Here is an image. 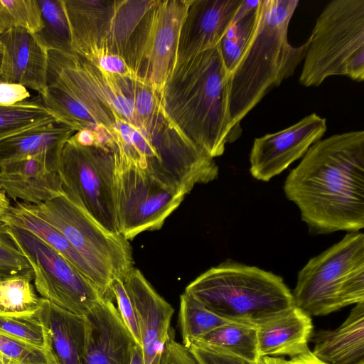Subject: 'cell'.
<instances>
[{
    "label": "cell",
    "mask_w": 364,
    "mask_h": 364,
    "mask_svg": "<svg viewBox=\"0 0 364 364\" xmlns=\"http://www.w3.org/2000/svg\"><path fill=\"white\" fill-rule=\"evenodd\" d=\"M60 123L41 97L27 99L11 106L0 105V141L26 130Z\"/></svg>",
    "instance_id": "cell-26"
},
{
    "label": "cell",
    "mask_w": 364,
    "mask_h": 364,
    "mask_svg": "<svg viewBox=\"0 0 364 364\" xmlns=\"http://www.w3.org/2000/svg\"><path fill=\"white\" fill-rule=\"evenodd\" d=\"M243 0H191L181 24L176 63L215 48Z\"/></svg>",
    "instance_id": "cell-16"
},
{
    "label": "cell",
    "mask_w": 364,
    "mask_h": 364,
    "mask_svg": "<svg viewBox=\"0 0 364 364\" xmlns=\"http://www.w3.org/2000/svg\"><path fill=\"white\" fill-rule=\"evenodd\" d=\"M355 364H364V360L355 363Z\"/></svg>",
    "instance_id": "cell-44"
},
{
    "label": "cell",
    "mask_w": 364,
    "mask_h": 364,
    "mask_svg": "<svg viewBox=\"0 0 364 364\" xmlns=\"http://www.w3.org/2000/svg\"><path fill=\"white\" fill-rule=\"evenodd\" d=\"M258 364H286V360L278 357L264 356L260 358Z\"/></svg>",
    "instance_id": "cell-42"
},
{
    "label": "cell",
    "mask_w": 364,
    "mask_h": 364,
    "mask_svg": "<svg viewBox=\"0 0 364 364\" xmlns=\"http://www.w3.org/2000/svg\"><path fill=\"white\" fill-rule=\"evenodd\" d=\"M76 131L62 123L36 127L0 141V166L28 157H41L58 171L63 148Z\"/></svg>",
    "instance_id": "cell-23"
},
{
    "label": "cell",
    "mask_w": 364,
    "mask_h": 364,
    "mask_svg": "<svg viewBox=\"0 0 364 364\" xmlns=\"http://www.w3.org/2000/svg\"><path fill=\"white\" fill-rule=\"evenodd\" d=\"M313 328L311 316L294 306L257 327L259 358H292L305 353L309 349L308 343Z\"/></svg>",
    "instance_id": "cell-21"
},
{
    "label": "cell",
    "mask_w": 364,
    "mask_h": 364,
    "mask_svg": "<svg viewBox=\"0 0 364 364\" xmlns=\"http://www.w3.org/2000/svg\"><path fill=\"white\" fill-rule=\"evenodd\" d=\"M259 0H243L218 46L230 75L242 58L253 36L259 15Z\"/></svg>",
    "instance_id": "cell-25"
},
{
    "label": "cell",
    "mask_w": 364,
    "mask_h": 364,
    "mask_svg": "<svg viewBox=\"0 0 364 364\" xmlns=\"http://www.w3.org/2000/svg\"><path fill=\"white\" fill-rule=\"evenodd\" d=\"M1 44L0 43V57H1Z\"/></svg>",
    "instance_id": "cell-45"
},
{
    "label": "cell",
    "mask_w": 364,
    "mask_h": 364,
    "mask_svg": "<svg viewBox=\"0 0 364 364\" xmlns=\"http://www.w3.org/2000/svg\"><path fill=\"white\" fill-rule=\"evenodd\" d=\"M191 343L253 363H258L260 360L257 350V328L250 326L228 323Z\"/></svg>",
    "instance_id": "cell-24"
},
{
    "label": "cell",
    "mask_w": 364,
    "mask_h": 364,
    "mask_svg": "<svg viewBox=\"0 0 364 364\" xmlns=\"http://www.w3.org/2000/svg\"><path fill=\"white\" fill-rule=\"evenodd\" d=\"M16 275L34 277L31 266L10 234L7 225L0 223V280Z\"/></svg>",
    "instance_id": "cell-32"
},
{
    "label": "cell",
    "mask_w": 364,
    "mask_h": 364,
    "mask_svg": "<svg viewBox=\"0 0 364 364\" xmlns=\"http://www.w3.org/2000/svg\"><path fill=\"white\" fill-rule=\"evenodd\" d=\"M110 291L117 301V308L123 322L131 333L136 344L141 346V338L136 316L123 281L118 278H113L110 285Z\"/></svg>",
    "instance_id": "cell-34"
},
{
    "label": "cell",
    "mask_w": 364,
    "mask_h": 364,
    "mask_svg": "<svg viewBox=\"0 0 364 364\" xmlns=\"http://www.w3.org/2000/svg\"><path fill=\"white\" fill-rule=\"evenodd\" d=\"M30 97V92L24 86L0 82V105L11 106Z\"/></svg>",
    "instance_id": "cell-38"
},
{
    "label": "cell",
    "mask_w": 364,
    "mask_h": 364,
    "mask_svg": "<svg viewBox=\"0 0 364 364\" xmlns=\"http://www.w3.org/2000/svg\"><path fill=\"white\" fill-rule=\"evenodd\" d=\"M114 171L113 151L100 139L81 144L72 135L65 142L58 166L65 194L104 228L119 233Z\"/></svg>",
    "instance_id": "cell-9"
},
{
    "label": "cell",
    "mask_w": 364,
    "mask_h": 364,
    "mask_svg": "<svg viewBox=\"0 0 364 364\" xmlns=\"http://www.w3.org/2000/svg\"><path fill=\"white\" fill-rule=\"evenodd\" d=\"M0 223L15 225L36 235L80 271L97 289L102 297H109L112 294L109 285L84 260L58 229L38 215L33 204L16 201L0 220Z\"/></svg>",
    "instance_id": "cell-20"
},
{
    "label": "cell",
    "mask_w": 364,
    "mask_h": 364,
    "mask_svg": "<svg viewBox=\"0 0 364 364\" xmlns=\"http://www.w3.org/2000/svg\"><path fill=\"white\" fill-rule=\"evenodd\" d=\"M185 292L221 318L256 328L294 306L280 276L232 260L199 275Z\"/></svg>",
    "instance_id": "cell-5"
},
{
    "label": "cell",
    "mask_w": 364,
    "mask_h": 364,
    "mask_svg": "<svg viewBox=\"0 0 364 364\" xmlns=\"http://www.w3.org/2000/svg\"><path fill=\"white\" fill-rule=\"evenodd\" d=\"M160 364H197L188 348L175 340L173 329L165 346Z\"/></svg>",
    "instance_id": "cell-36"
},
{
    "label": "cell",
    "mask_w": 364,
    "mask_h": 364,
    "mask_svg": "<svg viewBox=\"0 0 364 364\" xmlns=\"http://www.w3.org/2000/svg\"><path fill=\"white\" fill-rule=\"evenodd\" d=\"M81 364H130L136 344L110 297H102L85 316Z\"/></svg>",
    "instance_id": "cell-15"
},
{
    "label": "cell",
    "mask_w": 364,
    "mask_h": 364,
    "mask_svg": "<svg viewBox=\"0 0 364 364\" xmlns=\"http://www.w3.org/2000/svg\"><path fill=\"white\" fill-rule=\"evenodd\" d=\"M186 348L197 364H258L235 356L220 353L195 343L190 344Z\"/></svg>",
    "instance_id": "cell-35"
},
{
    "label": "cell",
    "mask_w": 364,
    "mask_h": 364,
    "mask_svg": "<svg viewBox=\"0 0 364 364\" xmlns=\"http://www.w3.org/2000/svg\"><path fill=\"white\" fill-rule=\"evenodd\" d=\"M191 0H151L122 58L138 78L161 93L175 66L179 33Z\"/></svg>",
    "instance_id": "cell-10"
},
{
    "label": "cell",
    "mask_w": 364,
    "mask_h": 364,
    "mask_svg": "<svg viewBox=\"0 0 364 364\" xmlns=\"http://www.w3.org/2000/svg\"><path fill=\"white\" fill-rule=\"evenodd\" d=\"M178 321L182 344L186 348L193 341L214 329L231 323L209 310L185 291L180 296Z\"/></svg>",
    "instance_id": "cell-27"
},
{
    "label": "cell",
    "mask_w": 364,
    "mask_h": 364,
    "mask_svg": "<svg viewBox=\"0 0 364 364\" xmlns=\"http://www.w3.org/2000/svg\"><path fill=\"white\" fill-rule=\"evenodd\" d=\"M112 151L115 158L187 194L196 185L215 180L219 173L214 159L186 141L163 109L139 127L118 122Z\"/></svg>",
    "instance_id": "cell-4"
},
{
    "label": "cell",
    "mask_w": 364,
    "mask_h": 364,
    "mask_svg": "<svg viewBox=\"0 0 364 364\" xmlns=\"http://www.w3.org/2000/svg\"><path fill=\"white\" fill-rule=\"evenodd\" d=\"M10 206L9 199L0 186V220L6 214Z\"/></svg>",
    "instance_id": "cell-40"
},
{
    "label": "cell",
    "mask_w": 364,
    "mask_h": 364,
    "mask_svg": "<svg viewBox=\"0 0 364 364\" xmlns=\"http://www.w3.org/2000/svg\"><path fill=\"white\" fill-rule=\"evenodd\" d=\"M309 38L299 76L301 85L319 86L333 75L364 80V0L328 3Z\"/></svg>",
    "instance_id": "cell-7"
},
{
    "label": "cell",
    "mask_w": 364,
    "mask_h": 364,
    "mask_svg": "<svg viewBox=\"0 0 364 364\" xmlns=\"http://www.w3.org/2000/svg\"><path fill=\"white\" fill-rule=\"evenodd\" d=\"M298 4V0H259L253 36L230 77V115L239 134L243 118L270 90L293 75L305 58L310 38L296 47L287 38Z\"/></svg>",
    "instance_id": "cell-3"
},
{
    "label": "cell",
    "mask_w": 364,
    "mask_h": 364,
    "mask_svg": "<svg viewBox=\"0 0 364 364\" xmlns=\"http://www.w3.org/2000/svg\"><path fill=\"white\" fill-rule=\"evenodd\" d=\"M284 191L314 235L364 228V132L320 139L287 176Z\"/></svg>",
    "instance_id": "cell-1"
},
{
    "label": "cell",
    "mask_w": 364,
    "mask_h": 364,
    "mask_svg": "<svg viewBox=\"0 0 364 364\" xmlns=\"http://www.w3.org/2000/svg\"><path fill=\"white\" fill-rule=\"evenodd\" d=\"M41 321L47 351L56 364H81L86 336V321L41 297L36 313Z\"/></svg>",
    "instance_id": "cell-19"
},
{
    "label": "cell",
    "mask_w": 364,
    "mask_h": 364,
    "mask_svg": "<svg viewBox=\"0 0 364 364\" xmlns=\"http://www.w3.org/2000/svg\"><path fill=\"white\" fill-rule=\"evenodd\" d=\"M33 205L38 215L58 229L109 287L113 278L124 281L134 267L129 240L120 233L104 228L65 193Z\"/></svg>",
    "instance_id": "cell-8"
},
{
    "label": "cell",
    "mask_w": 364,
    "mask_h": 364,
    "mask_svg": "<svg viewBox=\"0 0 364 364\" xmlns=\"http://www.w3.org/2000/svg\"><path fill=\"white\" fill-rule=\"evenodd\" d=\"M186 194L114 157V195L118 232L127 240L145 231L159 230Z\"/></svg>",
    "instance_id": "cell-11"
},
{
    "label": "cell",
    "mask_w": 364,
    "mask_h": 364,
    "mask_svg": "<svg viewBox=\"0 0 364 364\" xmlns=\"http://www.w3.org/2000/svg\"><path fill=\"white\" fill-rule=\"evenodd\" d=\"M34 277L16 275L0 280V312L10 314H34L40 308L41 297L35 292Z\"/></svg>",
    "instance_id": "cell-29"
},
{
    "label": "cell",
    "mask_w": 364,
    "mask_h": 364,
    "mask_svg": "<svg viewBox=\"0 0 364 364\" xmlns=\"http://www.w3.org/2000/svg\"><path fill=\"white\" fill-rule=\"evenodd\" d=\"M0 43V82L19 84L43 95L48 88V50L22 28L1 34Z\"/></svg>",
    "instance_id": "cell-17"
},
{
    "label": "cell",
    "mask_w": 364,
    "mask_h": 364,
    "mask_svg": "<svg viewBox=\"0 0 364 364\" xmlns=\"http://www.w3.org/2000/svg\"><path fill=\"white\" fill-rule=\"evenodd\" d=\"M38 3L43 21V28L35 33L38 41L48 50L75 53L62 0H38Z\"/></svg>",
    "instance_id": "cell-28"
},
{
    "label": "cell",
    "mask_w": 364,
    "mask_h": 364,
    "mask_svg": "<svg viewBox=\"0 0 364 364\" xmlns=\"http://www.w3.org/2000/svg\"><path fill=\"white\" fill-rule=\"evenodd\" d=\"M326 129V119L312 113L284 129L255 139L250 154L251 175L269 181L304 156Z\"/></svg>",
    "instance_id": "cell-13"
},
{
    "label": "cell",
    "mask_w": 364,
    "mask_h": 364,
    "mask_svg": "<svg viewBox=\"0 0 364 364\" xmlns=\"http://www.w3.org/2000/svg\"><path fill=\"white\" fill-rule=\"evenodd\" d=\"M230 77L217 46L176 63L161 93L169 122L186 141L213 159L240 135L230 115Z\"/></svg>",
    "instance_id": "cell-2"
},
{
    "label": "cell",
    "mask_w": 364,
    "mask_h": 364,
    "mask_svg": "<svg viewBox=\"0 0 364 364\" xmlns=\"http://www.w3.org/2000/svg\"><path fill=\"white\" fill-rule=\"evenodd\" d=\"M90 63L97 68L107 73L123 77H136L125 61L121 57L116 55L103 54L99 55Z\"/></svg>",
    "instance_id": "cell-37"
},
{
    "label": "cell",
    "mask_w": 364,
    "mask_h": 364,
    "mask_svg": "<svg viewBox=\"0 0 364 364\" xmlns=\"http://www.w3.org/2000/svg\"><path fill=\"white\" fill-rule=\"evenodd\" d=\"M0 364H14L0 353Z\"/></svg>",
    "instance_id": "cell-43"
},
{
    "label": "cell",
    "mask_w": 364,
    "mask_h": 364,
    "mask_svg": "<svg viewBox=\"0 0 364 364\" xmlns=\"http://www.w3.org/2000/svg\"><path fill=\"white\" fill-rule=\"evenodd\" d=\"M286 364H326L316 358L309 349L305 353L286 360Z\"/></svg>",
    "instance_id": "cell-39"
},
{
    "label": "cell",
    "mask_w": 364,
    "mask_h": 364,
    "mask_svg": "<svg viewBox=\"0 0 364 364\" xmlns=\"http://www.w3.org/2000/svg\"><path fill=\"white\" fill-rule=\"evenodd\" d=\"M0 186L14 201L36 205L64 193L58 171L41 157H28L0 166Z\"/></svg>",
    "instance_id": "cell-18"
},
{
    "label": "cell",
    "mask_w": 364,
    "mask_h": 364,
    "mask_svg": "<svg viewBox=\"0 0 364 364\" xmlns=\"http://www.w3.org/2000/svg\"><path fill=\"white\" fill-rule=\"evenodd\" d=\"M0 353L14 364H56L47 350L1 332Z\"/></svg>",
    "instance_id": "cell-33"
},
{
    "label": "cell",
    "mask_w": 364,
    "mask_h": 364,
    "mask_svg": "<svg viewBox=\"0 0 364 364\" xmlns=\"http://www.w3.org/2000/svg\"><path fill=\"white\" fill-rule=\"evenodd\" d=\"M123 282L136 316L144 364H160L173 330L174 309L137 268L133 267Z\"/></svg>",
    "instance_id": "cell-14"
},
{
    "label": "cell",
    "mask_w": 364,
    "mask_h": 364,
    "mask_svg": "<svg viewBox=\"0 0 364 364\" xmlns=\"http://www.w3.org/2000/svg\"><path fill=\"white\" fill-rule=\"evenodd\" d=\"M0 332L47 350L43 327L34 314L0 312Z\"/></svg>",
    "instance_id": "cell-31"
},
{
    "label": "cell",
    "mask_w": 364,
    "mask_h": 364,
    "mask_svg": "<svg viewBox=\"0 0 364 364\" xmlns=\"http://www.w3.org/2000/svg\"><path fill=\"white\" fill-rule=\"evenodd\" d=\"M13 28L33 34L43 28L38 0H0V35Z\"/></svg>",
    "instance_id": "cell-30"
},
{
    "label": "cell",
    "mask_w": 364,
    "mask_h": 364,
    "mask_svg": "<svg viewBox=\"0 0 364 364\" xmlns=\"http://www.w3.org/2000/svg\"><path fill=\"white\" fill-rule=\"evenodd\" d=\"M130 364H144L142 349L138 344L135 345L132 350Z\"/></svg>",
    "instance_id": "cell-41"
},
{
    "label": "cell",
    "mask_w": 364,
    "mask_h": 364,
    "mask_svg": "<svg viewBox=\"0 0 364 364\" xmlns=\"http://www.w3.org/2000/svg\"><path fill=\"white\" fill-rule=\"evenodd\" d=\"M34 273L37 291L55 305L85 316L102 298L65 257L30 231L6 225Z\"/></svg>",
    "instance_id": "cell-12"
},
{
    "label": "cell",
    "mask_w": 364,
    "mask_h": 364,
    "mask_svg": "<svg viewBox=\"0 0 364 364\" xmlns=\"http://www.w3.org/2000/svg\"><path fill=\"white\" fill-rule=\"evenodd\" d=\"M313 355L326 364H355L364 360V302L355 304L334 330L313 331Z\"/></svg>",
    "instance_id": "cell-22"
},
{
    "label": "cell",
    "mask_w": 364,
    "mask_h": 364,
    "mask_svg": "<svg viewBox=\"0 0 364 364\" xmlns=\"http://www.w3.org/2000/svg\"><path fill=\"white\" fill-rule=\"evenodd\" d=\"M294 304L309 316L364 302V234L348 232L299 272Z\"/></svg>",
    "instance_id": "cell-6"
}]
</instances>
